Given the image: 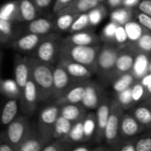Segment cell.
Segmentation results:
<instances>
[{
    "instance_id": "cell-1",
    "label": "cell",
    "mask_w": 151,
    "mask_h": 151,
    "mask_svg": "<svg viewBox=\"0 0 151 151\" xmlns=\"http://www.w3.org/2000/svg\"><path fill=\"white\" fill-rule=\"evenodd\" d=\"M30 77L38 89L39 102L47 100L53 91V70L49 64L30 58Z\"/></svg>"
},
{
    "instance_id": "cell-2",
    "label": "cell",
    "mask_w": 151,
    "mask_h": 151,
    "mask_svg": "<svg viewBox=\"0 0 151 151\" xmlns=\"http://www.w3.org/2000/svg\"><path fill=\"white\" fill-rule=\"evenodd\" d=\"M60 116V110L56 105L44 107L39 113L37 130L46 142L53 136L55 122Z\"/></svg>"
},
{
    "instance_id": "cell-3",
    "label": "cell",
    "mask_w": 151,
    "mask_h": 151,
    "mask_svg": "<svg viewBox=\"0 0 151 151\" xmlns=\"http://www.w3.org/2000/svg\"><path fill=\"white\" fill-rule=\"evenodd\" d=\"M30 128L31 125L28 119L24 116H18L9 123L3 131L7 140L17 148V146L26 138Z\"/></svg>"
},
{
    "instance_id": "cell-4",
    "label": "cell",
    "mask_w": 151,
    "mask_h": 151,
    "mask_svg": "<svg viewBox=\"0 0 151 151\" xmlns=\"http://www.w3.org/2000/svg\"><path fill=\"white\" fill-rule=\"evenodd\" d=\"M39 102V94L36 83L30 77L21 91L20 99V109L25 115H31L36 109Z\"/></svg>"
},
{
    "instance_id": "cell-5",
    "label": "cell",
    "mask_w": 151,
    "mask_h": 151,
    "mask_svg": "<svg viewBox=\"0 0 151 151\" xmlns=\"http://www.w3.org/2000/svg\"><path fill=\"white\" fill-rule=\"evenodd\" d=\"M53 28V22L45 18H36L27 22H18V36L32 33L40 35H47ZM17 38V37H16Z\"/></svg>"
},
{
    "instance_id": "cell-6",
    "label": "cell",
    "mask_w": 151,
    "mask_h": 151,
    "mask_svg": "<svg viewBox=\"0 0 151 151\" xmlns=\"http://www.w3.org/2000/svg\"><path fill=\"white\" fill-rule=\"evenodd\" d=\"M45 35H40L32 33L23 34L12 41L8 46L19 53H28L34 51Z\"/></svg>"
},
{
    "instance_id": "cell-7",
    "label": "cell",
    "mask_w": 151,
    "mask_h": 151,
    "mask_svg": "<svg viewBox=\"0 0 151 151\" xmlns=\"http://www.w3.org/2000/svg\"><path fill=\"white\" fill-rule=\"evenodd\" d=\"M13 73L14 80L22 91L30 78V58L17 53L14 57Z\"/></svg>"
},
{
    "instance_id": "cell-8",
    "label": "cell",
    "mask_w": 151,
    "mask_h": 151,
    "mask_svg": "<svg viewBox=\"0 0 151 151\" xmlns=\"http://www.w3.org/2000/svg\"><path fill=\"white\" fill-rule=\"evenodd\" d=\"M34 52V58L36 59L47 64L53 62L57 52V43L55 39L45 35Z\"/></svg>"
},
{
    "instance_id": "cell-9",
    "label": "cell",
    "mask_w": 151,
    "mask_h": 151,
    "mask_svg": "<svg viewBox=\"0 0 151 151\" xmlns=\"http://www.w3.org/2000/svg\"><path fill=\"white\" fill-rule=\"evenodd\" d=\"M69 56L75 62L90 65L96 59V50L89 45H75L70 48Z\"/></svg>"
},
{
    "instance_id": "cell-10",
    "label": "cell",
    "mask_w": 151,
    "mask_h": 151,
    "mask_svg": "<svg viewBox=\"0 0 151 151\" xmlns=\"http://www.w3.org/2000/svg\"><path fill=\"white\" fill-rule=\"evenodd\" d=\"M47 144V142L43 139L38 130L31 127L26 138L17 146L16 151H40Z\"/></svg>"
},
{
    "instance_id": "cell-11",
    "label": "cell",
    "mask_w": 151,
    "mask_h": 151,
    "mask_svg": "<svg viewBox=\"0 0 151 151\" xmlns=\"http://www.w3.org/2000/svg\"><path fill=\"white\" fill-rule=\"evenodd\" d=\"M20 107L19 99L10 98L4 104L0 110V125L7 126L18 117V112Z\"/></svg>"
},
{
    "instance_id": "cell-12",
    "label": "cell",
    "mask_w": 151,
    "mask_h": 151,
    "mask_svg": "<svg viewBox=\"0 0 151 151\" xmlns=\"http://www.w3.org/2000/svg\"><path fill=\"white\" fill-rule=\"evenodd\" d=\"M18 22L0 19V46L7 45L18 37Z\"/></svg>"
},
{
    "instance_id": "cell-13",
    "label": "cell",
    "mask_w": 151,
    "mask_h": 151,
    "mask_svg": "<svg viewBox=\"0 0 151 151\" xmlns=\"http://www.w3.org/2000/svg\"><path fill=\"white\" fill-rule=\"evenodd\" d=\"M0 95L7 99H20L21 89L14 79L0 78Z\"/></svg>"
},
{
    "instance_id": "cell-14",
    "label": "cell",
    "mask_w": 151,
    "mask_h": 151,
    "mask_svg": "<svg viewBox=\"0 0 151 151\" xmlns=\"http://www.w3.org/2000/svg\"><path fill=\"white\" fill-rule=\"evenodd\" d=\"M20 22L30 21L37 18L39 10L33 0H18Z\"/></svg>"
},
{
    "instance_id": "cell-15",
    "label": "cell",
    "mask_w": 151,
    "mask_h": 151,
    "mask_svg": "<svg viewBox=\"0 0 151 151\" xmlns=\"http://www.w3.org/2000/svg\"><path fill=\"white\" fill-rule=\"evenodd\" d=\"M69 73L63 66H56L53 69V95L59 96L69 84Z\"/></svg>"
},
{
    "instance_id": "cell-16",
    "label": "cell",
    "mask_w": 151,
    "mask_h": 151,
    "mask_svg": "<svg viewBox=\"0 0 151 151\" xmlns=\"http://www.w3.org/2000/svg\"><path fill=\"white\" fill-rule=\"evenodd\" d=\"M0 19L12 22H20L18 0H11L0 5Z\"/></svg>"
},
{
    "instance_id": "cell-17",
    "label": "cell",
    "mask_w": 151,
    "mask_h": 151,
    "mask_svg": "<svg viewBox=\"0 0 151 151\" xmlns=\"http://www.w3.org/2000/svg\"><path fill=\"white\" fill-rule=\"evenodd\" d=\"M117 58V53L115 50L110 48H105L99 54L97 62L101 69L104 71H109L116 66Z\"/></svg>"
},
{
    "instance_id": "cell-18",
    "label": "cell",
    "mask_w": 151,
    "mask_h": 151,
    "mask_svg": "<svg viewBox=\"0 0 151 151\" xmlns=\"http://www.w3.org/2000/svg\"><path fill=\"white\" fill-rule=\"evenodd\" d=\"M119 129V115L116 111L110 112L107 126L104 130L105 138L108 141H113L117 138Z\"/></svg>"
},
{
    "instance_id": "cell-19",
    "label": "cell",
    "mask_w": 151,
    "mask_h": 151,
    "mask_svg": "<svg viewBox=\"0 0 151 151\" xmlns=\"http://www.w3.org/2000/svg\"><path fill=\"white\" fill-rule=\"evenodd\" d=\"M150 60L145 54H139L135 58L133 65V71L136 77L142 78L150 72Z\"/></svg>"
},
{
    "instance_id": "cell-20",
    "label": "cell",
    "mask_w": 151,
    "mask_h": 151,
    "mask_svg": "<svg viewBox=\"0 0 151 151\" xmlns=\"http://www.w3.org/2000/svg\"><path fill=\"white\" fill-rule=\"evenodd\" d=\"M81 103L87 109H94L97 107L99 104V97L97 91L93 85H88L85 87L84 97Z\"/></svg>"
},
{
    "instance_id": "cell-21",
    "label": "cell",
    "mask_w": 151,
    "mask_h": 151,
    "mask_svg": "<svg viewBox=\"0 0 151 151\" xmlns=\"http://www.w3.org/2000/svg\"><path fill=\"white\" fill-rule=\"evenodd\" d=\"M71 128H72L71 121L60 115L55 122L53 136L55 138H60L64 135H69Z\"/></svg>"
},
{
    "instance_id": "cell-22",
    "label": "cell",
    "mask_w": 151,
    "mask_h": 151,
    "mask_svg": "<svg viewBox=\"0 0 151 151\" xmlns=\"http://www.w3.org/2000/svg\"><path fill=\"white\" fill-rule=\"evenodd\" d=\"M110 115V109L107 104H103L99 106L97 110V115H96V119H97V128L99 133H103L105 127L107 126L109 118Z\"/></svg>"
},
{
    "instance_id": "cell-23",
    "label": "cell",
    "mask_w": 151,
    "mask_h": 151,
    "mask_svg": "<svg viewBox=\"0 0 151 151\" xmlns=\"http://www.w3.org/2000/svg\"><path fill=\"white\" fill-rule=\"evenodd\" d=\"M121 131L126 136H133L139 132V124L137 119L126 115L121 122Z\"/></svg>"
},
{
    "instance_id": "cell-24",
    "label": "cell",
    "mask_w": 151,
    "mask_h": 151,
    "mask_svg": "<svg viewBox=\"0 0 151 151\" xmlns=\"http://www.w3.org/2000/svg\"><path fill=\"white\" fill-rule=\"evenodd\" d=\"M69 73V75L77 78H82V77H88L90 76V71L86 67V65L77 63V62H70L67 63L64 66Z\"/></svg>"
},
{
    "instance_id": "cell-25",
    "label": "cell",
    "mask_w": 151,
    "mask_h": 151,
    "mask_svg": "<svg viewBox=\"0 0 151 151\" xmlns=\"http://www.w3.org/2000/svg\"><path fill=\"white\" fill-rule=\"evenodd\" d=\"M128 35V40L132 42H137L143 35V30L141 23L135 21H128L124 25Z\"/></svg>"
},
{
    "instance_id": "cell-26",
    "label": "cell",
    "mask_w": 151,
    "mask_h": 151,
    "mask_svg": "<svg viewBox=\"0 0 151 151\" xmlns=\"http://www.w3.org/2000/svg\"><path fill=\"white\" fill-rule=\"evenodd\" d=\"M133 62H134V58L131 55L121 54L117 56L116 61V68L121 73L128 72L129 70L133 69Z\"/></svg>"
},
{
    "instance_id": "cell-27",
    "label": "cell",
    "mask_w": 151,
    "mask_h": 151,
    "mask_svg": "<svg viewBox=\"0 0 151 151\" xmlns=\"http://www.w3.org/2000/svg\"><path fill=\"white\" fill-rule=\"evenodd\" d=\"M60 115L70 121H74L80 117L81 111L80 108L74 105V104H70L68 105H64L61 108V110L60 111Z\"/></svg>"
},
{
    "instance_id": "cell-28",
    "label": "cell",
    "mask_w": 151,
    "mask_h": 151,
    "mask_svg": "<svg viewBox=\"0 0 151 151\" xmlns=\"http://www.w3.org/2000/svg\"><path fill=\"white\" fill-rule=\"evenodd\" d=\"M111 20L116 22L117 25H125L130 21L131 13L127 9L119 8L111 12Z\"/></svg>"
},
{
    "instance_id": "cell-29",
    "label": "cell",
    "mask_w": 151,
    "mask_h": 151,
    "mask_svg": "<svg viewBox=\"0 0 151 151\" xmlns=\"http://www.w3.org/2000/svg\"><path fill=\"white\" fill-rule=\"evenodd\" d=\"M85 87L84 86H77L72 89H70L66 95V101L69 104H78L82 102L84 97Z\"/></svg>"
},
{
    "instance_id": "cell-30",
    "label": "cell",
    "mask_w": 151,
    "mask_h": 151,
    "mask_svg": "<svg viewBox=\"0 0 151 151\" xmlns=\"http://www.w3.org/2000/svg\"><path fill=\"white\" fill-rule=\"evenodd\" d=\"M75 20L74 15L69 12H61L60 16L56 20V27L62 31L68 30L72 26Z\"/></svg>"
},
{
    "instance_id": "cell-31",
    "label": "cell",
    "mask_w": 151,
    "mask_h": 151,
    "mask_svg": "<svg viewBox=\"0 0 151 151\" xmlns=\"http://www.w3.org/2000/svg\"><path fill=\"white\" fill-rule=\"evenodd\" d=\"M99 0H75L73 3L74 11L78 12H86L98 6Z\"/></svg>"
},
{
    "instance_id": "cell-32",
    "label": "cell",
    "mask_w": 151,
    "mask_h": 151,
    "mask_svg": "<svg viewBox=\"0 0 151 151\" xmlns=\"http://www.w3.org/2000/svg\"><path fill=\"white\" fill-rule=\"evenodd\" d=\"M70 41L75 45H90L93 42V37L89 33L77 32L70 37Z\"/></svg>"
},
{
    "instance_id": "cell-33",
    "label": "cell",
    "mask_w": 151,
    "mask_h": 151,
    "mask_svg": "<svg viewBox=\"0 0 151 151\" xmlns=\"http://www.w3.org/2000/svg\"><path fill=\"white\" fill-rule=\"evenodd\" d=\"M133 81V75L129 74V73H125L123 74L118 80H117V81L114 83L113 85V88L116 92L119 93L128 88L131 87L132 83Z\"/></svg>"
},
{
    "instance_id": "cell-34",
    "label": "cell",
    "mask_w": 151,
    "mask_h": 151,
    "mask_svg": "<svg viewBox=\"0 0 151 151\" xmlns=\"http://www.w3.org/2000/svg\"><path fill=\"white\" fill-rule=\"evenodd\" d=\"M134 118L142 125L151 123V111L146 107H139L134 111Z\"/></svg>"
},
{
    "instance_id": "cell-35",
    "label": "cell",
    "mask_w": 151,
    "mask_h": 151,
    "mask_svg": "<svg viewBox=\"0 0 151 151\" xmlns=\"http://www.w3.org/2000/svg\"><path fill=\"white\" fill-rule=\"evenodd\" d=\"M83 125H84L85 137L90 138L95 132L96 126H97V119L94 118V115L91 114L83 121Z\"/></svg>"
},
{
    "instance_id": "cell-36",
    "label": "cell",
    "mask_w": 151,
    "mask_h": 151,
    "mask_svg": "<svg viewBox=\"0 0 151 151\" xmlns=\"http://www.w3.org/2000/svg\"><path fill=\"white\" fill-rule=\"evenodd\" d=\"M69 137L74 142H79L83 140V138L85 137L83 121L77 122L74 126H72V128L69 134Z\"/></svg>"
},
{
    "instance_id": "cell-37",
    "label": "cell",
    "mask_w": 151,
    "mask_h": 151,
    "mask_svg": "<svg viewBox=\"0 0 151 151\" xmlns=\"http://www.w3.org/2000/svg\"><path fill=\"white\" fill-rule=\"evenodd\" d=\"M89 24H90V22H89L88 13H83V14L79 15L74 20L72 26L70 27V30L73 32L80 31V30L84 29L85 27H87Z\"/></svg>"
},
{
    "instance_id": "cell-38",
    "label": "cell",
    "mask_w": 151,
    "mask_h": 151,
    "mask_svg": "<svg viewBox=\"0 0 151 151\" xmlns=\"http://www.w3.org/2000/svg\"><path fill=\"white\" fill-rule=\"evenodd\" d=\"M88 17H89V22L93 26L98 25L104 17V11L103 8L101 7H95L88 12Z\"/></svg>"
},
{
    "instance_id": "cell-39",
    "label": "cell",
    "mask_w": 151,
    "mask_h": 151,
    "mask_svg": "<svg viewBox=\"0 0 151 151\" xmlns=\"http://www.w3.org/2000/svg\"><path fill=\"white\" fill-rule=\"evenodd\" d=\"M144 86L142 83H137L131 88L132 90V96L133 102L140 101L144 96Z\"/></svg>"
},
{
    "instance_id": "cell-40",
    "label": "cell",
    "mask_w": 151,
    "mask_h": 151,
    "mask_svg": "<svg viewBox=\"0 0 151 151\" xmlns=\"http://www.w3.org/2000/svg\"><path fill=\"white\" fill-rule=\"evenodd\" d=\"M138 45L142 50L149 52L151 51V35L149 34H143L142 37L137 41Z\"/></svg>"
},
{
    "instance_id": "cell-41",
    "label": "cell",
    "mask_w": 151,
    "mask_h": 151,
    "mask_svg": "<svg viewBox=\"0 0 151 151\" xmlns=\"http://www.w3.org/2000/svg\"><path fill=\"white\" fill-rule=\"evenodd\" d=\"M118 100L124 105H129L130 104L133 102V96H132L131 87L118 93Z\"/></svg>"
},
{
    "instance_id": "cell-42",
    "label": "cell",
    "mask_w": 151,
    "mask_h": 151,
    "mask_svg": "<svg viewBox=\"0 0 151 151\" xmlns=\"http://www.w3.org/2000/svg\"><path fill=\"white\" fill-rule=\"evenodd\" d=\"M0 151H16V147L7 140L3 130L0 131Z\"/></svg>"
},
{
    "instance_id": "cell-43",
    "label": "cell",
    "mask_w": 151,
    "mask_h": 151,
    "mask_svg": "<svg viewBox=\"0 0 151 151\" xmlns=\"http://www.w3.org/2000/svg\"><path fill=\"white\" fill-rule=\"evenodd\" d=\"M115 40L118 43H124L128 40V35L124 25H118L115 34Z\"/></svg>"
},
{
    "instance_id": "cell-44",
    "label": "cell",
    "mask_w": 151,
    "mask_h": 151,
    "mask_svg": "<svg viewBox=\"0 0 151 151\" xmlns=\"http://www.w3.org/2000/svg\"><path fill=\"white\" fill-rule=\"evenodd\" d=\"M117 24L114 21L109 22L103 29V35L106 38L108 39H115V34H116V30L117 27Z\"/></svg>"
},
{
    "instance_id": "cell-45",
    "label": "cell",
    "mask_w": 151,
    "mask_h": 151,
    "mask_svg": "<svg viewBox=\"0 0 151 151\" xmlns=\"http://www.w3.org/2000/svg\"><path fill=\"white\" fill-rule=\"evenodd\" d=\"M136 151H151V138H144L136 143Z\"/></svg>"
},
{
    "instance_id": "cell-46",
    "label": "cell",
    "mask_w": 151,
    "mask_h": 151,
    "mask_svg": "<svg viewBox=\"0 0 151 151\" xmlns=\"http://www.w3.org/2000/svg\"><path fill=\"white\" fill-rule=\"evenodd\" d=\"M138 20L142 26H143L146 28L151 30V16L148 15V14H145L143 12H141L138 15Z\"/></svg>"
},
{
    "instance_id": "cell-47",
    "label": "cell",
    "mask_w": 151,
    "mask_h": 151,
    "mask_svg": "<svg viewBox=\"0 0 151 151\" xmlns=\"http://www.w3.org/2000/svg\"><path fill=\"white\" fill-rule=\"evenodd\" d=\"M139 9L142 12L151 16V0H143L139 4Z\"/></svg>"
},
{
    "instance_id": "cell-48",
    "label": "cell",
    "mask_w": 151,
    "mask_h": 151,
    "mask_svg": "<svg viewBox=\"0 0 151 151\" xmlns=\"http://www.w3.org/2000/svg\"><path fill=\"white\" fill-rule=\"evenodd\" d=\"M73 1V0H56L55 4L53 6V10L55 12H61L63 8H65L66 6L69 5V4Z\"/></svg>"
},
{
    "instance_id": "cell-49",
    "label": "cell",
    "mask_w": 151,
    "mask_h": 151,
    "mask_svg": "<svg viewBox=\"0 0 151 151\" xmlns=\"http://www.w3.org/2000/svg\"><path fill=\"white\" fill-rule=\"evenodd\" d=\"M39 11L46 9L52 3L53 0H33Z\"/></svg>"
},
{
    "instance_id": "cell-50",
    "label": "cell",
    "mask_w": 151,
    "mask_h": 151,
    "mask_svg": "<svg viewBox=\"0 0 151 151\" xmlns=\"http://www.w3.org/2000/svg\"><path fill=\"white\" fill-rule=\"evenodd\" d=\"M142 84L145 87V88H147L149 85H150L151 84V73L150 72V73H147L146 75H144L143 77H142Z\"/></svg>"
},
{
    "instance_id": "cell-51",
    "label": "cell",
    "mask_w": 151,
    "mask_h": 151,
    "mask_svg": "<svg viewBox=\"0 0 151 151\" xmlns=\"http://www.w3.org/2000/svg\"><path fill=\"white\" fill-rule=\"evenodd\" d=\"M139 3V0H124L123 4L124 5L127 6V7H131V6H134L135 4H137Z\"/></svg>"
},
{
    "instance_id": "cell-52",
    "label": "cell",
    "mask_w": 151,
    "mask_h": 151,
    "mask_svg": "<svg viewBox=\"0 0 151 151\" xmlns=\"http://www.w3.org/2000/svg\"><path fill=\"white\" fill-rule=\"evenodd\" d=\"M123 1L124 0H108V3L111 7H116L119 5L121 3H123Z\"/></svg>"
},
{
    "instance_id": "cell-53",
    "label": "cell",
    "mask_w": 151,
    "mask_h": 151,
    "mask_svg": "<svg viewBox=\"0 0 151 151\" xmlns=\"http://www.w3.org/2000/svg\"><path fill=\"white\" fill-rule=\"evenodd\" d=\"M121 151H136V147L132 144L125 145L123 148H121Z\"/></svg>"
},
{
    "instance_id": "cell-54",
    "label": "cell",
    "mask_w": 151,
    "mask_h": 151,
    "mask_svg": "<svg viewBox=\"0 0 151 151\" xmlns=\"http://www.w3.org/2000/svg\"><path fill=\"white\" fill-rule=\"evenodd\" d=\"M74 151H88V148L86 147H77L73 150Z\"/></svg>"
},
{
    "instance_id": "cell-55",
    "label": "cell",
    "mask_w": 151,
    "mask_h": 151,
    "mask_svg": "<svg viewBox=\"0 0 151 151\" xmlns=\"http://www.w3.org/2000/svg\"><path fill=\"white\" fill-rule=\"evenodd\" d=\"M147 90H148V92H149L150 94H151V84L147 87Z\"/></svg>"
},
{
    "instance_id": "cell-56",
    "label": "cell",
    "mask_w": 151,
    "mask_h": 151,
    "mask_svg": "<svg viewBox=\"0 0 151 151\" xmlns=\"http://www.w3.org/2000/svg\"><path fill=\"white\" fill-rule=\"evenodd\" d=\"M1 60H2V51H1V49H0V65H1Z\"/></svg>"
},
{
    "instance_id": "cell-57",
    "label": "cell",
    "mask_w": 151,
    "mask_h": 151,
    "mask_svg": "<svg viewBox=\"0 0 151 151\" xmlns=\"http://www.w3.org/2000/svg\"><path fill=\"white\" fill-rule=\"evenodd\" d=\"M150 72L151 73V62H150Z\"/></svg>"
},
{
    "instance_id": "cell-58",
    "label": "cell",
    "mask_w": 151,
    "mask_h": 151,
    "mask_svg": "<svg viewBox=\"0 0 151 151\" xmlns=\"http://www.w3.org/2000/svg\"><path fill=\"white\" fill-rule=\"evenodd\" d=\"M99 1H102V0H99Z\"/></svg>"
}]
</instances>
